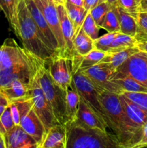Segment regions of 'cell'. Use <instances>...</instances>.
<instances>
[{"instance_id":"23","label":"cell","mask_w":147,"mask_h":148,"mask_svg":"<svg viewBox=\"0 0 147 148\" xmlns=\"http://www.w3.org/2000/svg\"><path fill=\"white\" fill-rule=\"evenodd\" d=\"M116 13L120 23V32L122 34L135 37L138 25L136 18L120 7H116Z\"/></svg>"},{"instance_id":"5","label":"cell","mask_w":147,"mask_h":148,"mask_svg":"<svg viewBox=\"0 0 147 148\" xmlns=\"http://www.w3.org/2000/svg\"><path fill=\"white\" fill-rule=\"evenodd\" d=\"M32 54L13 38H7L0 47V76L31 64Z\"/></svg>"},{"instance_id":"51","label":"cell","mask_w":147,"mask_h":148,"mask_svg":"<svg viewBox=\"0 0 147 148\" xmlns=\"http://www.w3.org/2000/svg\"><path fill=\"white\" fill-rule=\"evenodd\" d=\"M141 148H147V147H141Z\"/></svg>"},{"instance_id":"35","label":"cell","mask_w":147,"mask_h":148,"mask_svg":"<svg viewBox=\"0 0 147 148\" xmlns=\"http://www.w3.org/2000/svg\"><path fill=\"white\" fill-rule=\"evenodd\" d=\"M140 2L141 0H118V6L135 18H136L138 12H140Z\"/></svg>"},{"instance_id":"40","label":"cell","mask_w":147,"mask_h":148,"mask_svg":"<svg viewBox=\"0 0 147 148\" xmlns=\"http://www.w3.org/2000/svg\"><path fill=\"white\" fill-rule=\"evenodd\" d=\"M136 46L140 51L147 53V39L144 40V41L139 42V43H137Z\"/></svg>"},{"instance_id":"28","label":"cell","mask_w":147,"mask_h":148,"mask_svg":"<svg viewBox=\"0 0 147 148\" xmlns=\"http://www.w3.org/2000/svg\"><path fill=\"white\" fill-rule=\"evenodd\" d=\"M112 82L118 85L122 92H147V88L131 77L123 75H115L112 78Z\"/></svg>"},{"instance_id":"48","label":"cell","mask_w":147,"mask_h":148,"mask_svg":"<svg viewBox=\"0 0 147 148\" xmlns=\"http://www.w3.org/2000/svg\"><path fill=\"white\" fill-rule=\"evenodd\" d=\"M56 4H63L64 3V0H54Z\"/></svg>"},{"instance_id":"27","label":"cell","mask_w":147,"mask_h":148,"mask_svg":"<svg viewBox=\"0 0 147 148\" xmlns=\"http://www.w3.org/2000/svg\"><path fill=\"white\" fill-rule=\"evenodd\" d=\"M95 49L94 40L84 33L82 28L74 39V55L83 56Z\"/></svg>"},{"instance_id":"16","label":"cell","mask_w":147,"mask_h":148,"mask_svg":"<svg viewBox=\"0 0 147 148\" xmlns=\"http://www.w3.org/2000/svg\"><path fill=\"white\" fill-rule=\"evenodd\" d=\"M20 126L27 134L35 140L36 143L39 145L42 143L46 132V129L33 108L20 120Z\"/></svg>"},{"instance_id":"12","label":"cell","mask_w":147,"mask_h":148,"mask_svg":"<svg viewBox=\"0 0 147 148\" xmlns=\"http://www.w3.org/2000/svg\"><path fill=\"white\" fill-rule=\"evenodd\" d=\"M39 10L43 14L45 20L51 29L55 37L59 43L60 54L65 56L66 45L61 29L60 20L56 3L53 1H48L47 0H33Z\"/></svg>"},{"instance_id":"18","label":"cell","mask_w":147,"mask_h":148,"mask_svg":"<svg viewBox=\"0 0 147 148\" xmlns=\"http://www.w3.org/2000/svg\"><path fill=\"white\" fill-rule=\"evenodd\" d=\"M105 55V52L94 49L87 54L83 56L74 55L71 58L72 72L87 69L97 64L102 61Z\"/></svg>"},{"instance_id":"4","label":"cell","mask_w":147,"mask_h":148,"mask_svg":"<svg viewBox=\"0 0 147 148\" xmlns=\"http://www.w3.org/2000/svg\"><path fill=\"white\" fill-rule=\"evenodd\" d=\"M99 97L110 121L109 132L123 147L125 138V115L119 95L108 91L99 92Z\"/></svg>"},{"instance_id":"46","label":"cell","mask_w":147,"mask_h":148,"mask_svg":"<svg viewBox=\"0 0 147 148\" xmlns=\"http://www.w3.org/2000/svg\"><path fill=\"white\" fill-rule=\"evenodd\" d=\"M0 148H7L6 147L5 142H4V136L0 134Z\"/></svg>"},{"instance_id":"25","label":"cell","mask_w":147,"mask_h":148,"mask_svg":"<svg viewBox=\"0 0 147 148\" xmlns=\"http://www.w3.org/2000/svg\"><path fill=\"white\" fill-rule=\"evenodd\" d=\"M65 8L66 10L68 17L73 25L74 31V38L77 35L79 30L82 28V24L87 14L88 11L85 10L84 7L74 5L69 2L64 1Z\"/></svg>"},{"instance_id":"20","label":"cell","mask_w":147,"mask_h":148,"mask_svg":"<svg viewBox=\"0 0 147 148\" xmlns=\"http://www.w3.org/2000/svg\"><path fill=\"white\" fill-rule=\"evenodd\" d=\"M139 51L137 46H133L122 51L108 52L105 53V56L100 62L105 63L110 69L115 72L130 56Z\"/></svg>"},{"instance_id":"33","label":"cell","mask_w":147,"mask_h":148,"mask_svg":"<svg viewBox=\"0 0 147 148\" xmlns=\"http://www.w3.org/2000/svg\"><path fill=\"white\" fill-rule=\"evenodd\" d=\"M118 33V32L108 33L103 36H100V37H98L96 40H94L95 49L107 53L109 51L111 43H112Z\"/></svg>"},{"instance_id":"37","label":"cell","mask_w":147,"mask_h":148,"mask_svg":"<svg viewBox=\"0 0 147 148\" xmlns=\"http://www.w3.org/2000/svg\"><path fill=\"white\" fill-rule=\"evenodd\" d=\"M125 97L139 106L147 110V92H122Z\"/></svg>"},{"instance_id":"50","label":"cell","mask_w":147,"mask_h":148,"mask_svg":"<svg viewBox=\"0 0 147 148\" xmlns=\"http://www.w3.org/2000/svg\"><path fill=\"white\" fill-rule=\"evenodd\" d=\"M38 148H43V147H41V146H40V145H39V147H38Z\"/></svg>"},{"instance_id":"34","label":"cell","mask_w":147,"mask_h":148,"mask_svg":"<svg viewBox=\"0 0 147 148\" xmlns=\"http://www.w3.org/2000/svg\"><path fill=\"white\" fill-rule=\"evenodd\" d=\"M14 126L15 124L13 121L11 110L9 105L0 116V134L4 136L9 131H10Z\"/></svg>"},{"instance_id":"2","label":"cell","mask_w":147,"mask_h":148,"mask_svg":"<svg viewBox=\"0 0 147 148\" xmlns=\"http://www.w3.org/2000/svg\"><path fill=\"white\" fill-rule=\"evenodd\" d=\"M66 148H123L110 132L92 130L70 121L66 124Z\"/></svg>"},{"instance_id":"45","label":"cell","mask_w":147,"mask_h":148,"mask_svg":"<svg viewBox=\"0 0 147 148\" xmlns=\"http://www.w3.org/2000/svg\"><path fill=\"white\" fill-rule=\"evenodd\" d=\"M104 1H106V2H108V4H109L112 7V8H114V7H116L118 6V0H104Z\"/></svg>"},{"instance_id":"38","label":"cell","mask_w":147,"mask_h":148,"mask_svg":"<svg viewBox=\"0 0 147 148\" xmlns=\"http://www.w3.org/2000/svg\"><path fill=\"white\" fill-rule=\"evenodd\" d=\"M138 25L143 31L147 33V12H138L136 17Z\"/></svg>"},{"instance_id":"42","label":"cell","mask_w":147,"mask_h":148,"mask_svg":"<svg viewBox=\"0 0 147 148\" xmlns=\"http://www.w3.org/2000/svg\"><path fill=\"white\" fill-rule=\"evenodd\" d=\"M10 105V102L6 98V97L3 95L0 91V106H8Z\"/></svg>"},{"instance_id":"10","label":"cell","mask_w":147,"mask_h":148,"mask_svg":"<svg viewBox=\"0 0 147 148\" xmlns=\"http://www.w3.org/2000/svg\"><path fill=\"white\" fill-rule=\"evenodd\" d=\"M82 72L89 78L100 92L108 91L118 95L122 93L121 88L112 80V75L115 72L110 69L105 63L99 62Z\"/></svg>"},{"instance_id":"41","label":"cell","mask_w":147,"mask_h":148,"mask_svg":"<svg viewBox=\"0 0 147 148\" xmlns=\"http://www.w3.org/2000/svg\"><path fill=\"white\" fill-rule=\"evenodd\" d=\"M64 1L79 7H84V0H64Z\"/></svg>"},{"instance_id":"32","label":"cell","mask_w":147,"mask_h":148,"mask_svg":"<svg viewBox=\"0 0 147 148\" xmlns=\"http://www.w3.org/2000/svg\"><path fill=\"white\" fill-rule=\"evenodd\" d=\"M82 28L84 31V33L93 40H96L99 37L100 27L96 24L95 20H93L92 17L91 16L89 12H88L87 14H86V17L84 20Z\"/></svg>"},{"instance_id":"44","label":"cell","mask_w":147,"mask_h":148,"mask_svg":"<svg viewBox=\"0 0 147 148\" xmlns=\"http://www.w3.org/2000/svg\"><path fill=\"white\" fill-rule=\"evenodd\" d=\"M40 145L37 143H29V144L24 145L19 147L17 148H38Z\"/></svg>"},{"instance_id":"11","label":"cell","mask_w":147,"mask_h":148,"mask_svg":"<svg viewBox=\"0 0 147 148\" xmlns=\"http://www.w3.org/2000/svg\"><path fill=\"white\" fill-rule=\"evenodd\" d=\"M48 71L53 81L66 91L72 80L71 59L63 55H54L49 61Z\"/></svg>"},{"instance_id":"17","label":"cell","mask_w":147,"mask_h":148,"mask_svg":"<svg viewBox=\"0 0 147 148\" xmlns=\"http://www.w3.org/2000/svg\"><path fill=\"white\" fill-rule=\"evenodd\" d=\"M66 125L58 124L48 130L40 145L43 148H66Z\"/></svg>"},{"instance_id":"22","label":"cell","mask_w":147,"mask_h":148,"mask_svg":"<svg viewBox=\"0 0 147 148\" xmlns=\"http://www.w3.org/2000/svg\"><path fill=\"white\" fill-rule=\"evenodd\" d=\"M20 0H0V8L4 12L16 36L20 38L17 8Z\"/></svg>"},{"instance_id":"29","label":"cell","mask_w":147,"mask_h":148,"mask_svg":"<svg viewBox=\"0 0 147 148\" xmlns=\"http://www.w3.org/2000/svg\"><path fill=\"white\" fill-rule=\"evenodd\" d=\"M137 41L135 38L132 36H128L118 32L116 37L111 43L110 47L108 52L117 51H122L130 47L136 46ZM107 52V53H108Z\"/></svg>"},{"instance_id":"39","label":"cell","mask_w":147,"mask_h":148,"mask_svg":"<svg viewBox=\"0 0 147 148\" xmlns=\"http://www.w3.org/2000/svg\"><path fill=\"white\" fill-rule=\"evenodd\" d=\"M102 1H104V0H84V7L85 8V10L89 12L92 8L96 7L98 4L102 2Z\"/></svg>"},{"instance_id":"31","label":"cell","mask_w":147,"mask_h":148,"mask_svg":"<svg viewBox=\"0 0 147 148\" xmlns=\"http://www.w3.org/2000/svg\"><path fill=\"white\" fill-rule=\"evenodd\" d=\"M112 8V7L108 2L102 1V2L98 4L96 7L92 8L89 12L93 20L96 23V24L100 27L107 12L110 11Z\"/></svg>"},{"instance_id":"24","label":"cell","mask_w":147,"mask_h":148,"mask_svg":"<svg viewBox=\"0 0 147 148\" xmlns=\"http://www.w3.org/2000/svg\"><path fill=\"white\" fill-rule=\"evenodd\" d=\"M66 106L69 122L74 120L77 113L80 101V95L76 90L73 78L66 90Z\"/></svg>"},{"instance_id":"21","label":"cell","mask_w":147,"mask_h":148,"mask_svg":"<svg viewBox=\"0 0 147 148\" xmlns=\"http://www.w3.org/2000/svg\"><path fill=\"white\" fill-rule=\"evenodd\" d=\"M12 116L15 125H20V120L33 108V101L30 92L29 95L10 103Z\"/></svg>"},{"instance_id":"8","label":"cell","mask_w":147,"mask_h":148,"mask_svg":"<svg viewBox=\"0 0 147 148\" xmlns=\"http://www.w3.org/2000/svg\"><path fill=\"white\" fill-rule=\"evenodd\" d=\"M29 92L33 98V109L44 125L46 132L54 126L60 124L55 116L51 106L46 99L39 85L35 72L30 83Z\"/></svg>"},{"instance_id":"49","label":"cell","mask_w":147,"mask_h":148,"mask_svg":"<svg viewBox=\"0 0 147 148\" xmlns=\"http://www.w3.org/2000/svg\"><path fill=\"white\" fill-rule=\"evenodd\" d=\"M48 1H53V2H55L54 0H47Z\"/></svg>"},{"instance_id":"13","label":"cell","mask_w":147,"mask_h":148,"mask_svg":"<svg viewBox=\"0 0 147 148\" xmlns=\"http://www.w3.org/2000/svg\"><path fill=\"white\" fill-rule=\"evenodd\" d=\"M24 1L36 25L44 38L46 46L55 53L60 54V49H59L57 39L55 37L46 20H45L40 10H39L33 0H24Z\"/></svg>"},{"instance_id":"19","label":"cell","mask_w":147,"mask_h":148,"mask_svg":"<svg viewBox=\"0 0 147 148\" xmlns=\"http://www.w3.org/2000/svg\"><path fill=\"white\" fill-rule=\"evenodd\" d=\"M4 138L7 148H17L29 143H37L20 125L14 126L10 131L4 134Z\"/></svg>"},{"instance_id":"43","label":"cell","mask_w":147,"mask_h":148,"mask_svg":"<svg viewBox=\"0 0 147 148\" xmlns=\"http://www.w3.org/2000/svg\"><path fill=\"white\" fill-rule=\"evenodd\" d=\"M140 12H147V0H141L140 2Z\"/></svg>"},{"instance_id":"6","label":"cell","mask_w":147,"mask_h":148,"mask_svg":"<svg viewBox=\"0 0 147 148\" xmlns=\"http://www.w3.org/2000/svg\"><path fill=\"white\" fill-rule=\"evenodd\" d=\"M72 78L81 98L87 104L88 106L105 122L109 131V119L99 100V92L100 91L92 84L89 78L80 71L72 72Z\"/></svg>"},{"instance_id":"1","label":"cell","mask_w":147,"mask_h":148,"mask_svg":"<svg viewBox=\"0 0 147 148\" xmlns=\"http://www.w3.org/2000/svg\"><path fill=\"white\" fill-rule=\"evenodd\" d=\"M20 38L23 49L36 57L49 62L54 55L46 44L43 35L36 25L24 0H20L17 8Z\"/></svg>"},{"instance_id":"36","label":"cell","mask_w":147,"mask_h":148,"mask_svg":"<svg viewBox=\"0 0 147 148\" xmlns=\"http://www.w3.org/2000/svg\"><path fill=\"white\" fill-rule=\"evenodd\" d=\"M147 147V123L141 128L127 148H141Z\"/></svg>"},{"instance_id":"14","label":"cell","mask_w":147,"mask_h":148,"mask_svg":"<svg viewBox=\"0 0 147 148\" xmlns=\"http://www.w3.org/2000/svg\"><path fill=\"white\" fill-rule=\"evenodd\" d=\"M72 121L88 129L104 132L108 131V128L105 122L88 106L81 97L76 117Z\"/></svg>"},{"instance_id":"47","label":"cell","mask_w":147,"mask_h":148,"mask_svg":"<svg viewBox=\"0 0 147 148\" xmlns=\"http://www.w3.org/2000/svg\"><path fill=\"white\" fill-rule=\"evenodd\" d=\"M6 108H7V106H0V116H1L2 113L4 112V111L5 110Z\"/></svg>"},{"instance_id":"3","label":"cell","mask_w":147,"mask_h":148,"mask_svg":"<svg viewBox=\"0 0 147 148\" xmlns=\"http://www.w3.org/2000/svg\"><path fill=\"white\" fill-rule=\"evenodd\" d=\"M35 73L38 83L53 109L59 124L66 125L69 122L66 106V92L53 81L46 68L45 61L34 56Z\"/></svg>"},{"instance_id":"7","label":"cell","mask_w":147,"mask_h":148,"mask_svg":"<svg viewBox=\"0 0 147 148\" xmlns=\"http://www.w3.org/2000/svg\"><path fill=\"white\" fill-rule=\"evenodd\" d=\"M119 98L125 115V138L123 148H127L147 123V110L128 99L122 93L120 94Z\"/></svg>"},{"instance_id":"15","label":"cell","mask_w":147,"mask_h":148,"mask_svg":"<svg viewBox=\"0 0 147 148\" xmlns=\"http://www.w3.org/2000/svg\"><path fill=\"white\" fill-rule=\"evenodd\" d=\"M59 13L60 20L61 29L66 45V53L65 56L71 59L74 53V31L73 25L68 17L64 4H56Z\"/></svg>"},{"instance_id":"30","label":"cell","mask_w":147,"mask_h":148,"mask_svg":"<svg viewBox=\"0 0 147 148\" xmlns=\"http://www.w3.org/2000/svg\"><path fill=\"white\" fill-rule=\"evenodd\" d=\"M100 28H103L108 33L120 32V23L116 13V7L112 8L107 12Z\"/></svg>"},{"instance_id":"26","label":"cell","mask_w":147,"mask_h":148,"mask_svg":"<svg viewBox=\"0 0 147 148\" xmlns=\"http://www.w3.org/2000/svg\"><path fill=\"white\" fill-rule=\"evenodd\" d=\"M29 89L30 84L24 83L21 80H15L9 86L1 88L0 91L10 103L14 100L28 95Z\"/></svg>"},{"instance_id":"9","label":"cell","mask_w":147,"mask_h":148,"mask_svg":"<svg viewBox=\"0 0 147 148\" xmlns=\"http://www.w3.org/2000/svg\"><path fill=\"white\" fill-rule=\"evenodd\" d=\"M115 75L129 77L147 88V53L139 51L133 54L115 71Z\"/></svg>"}]
</instances>
